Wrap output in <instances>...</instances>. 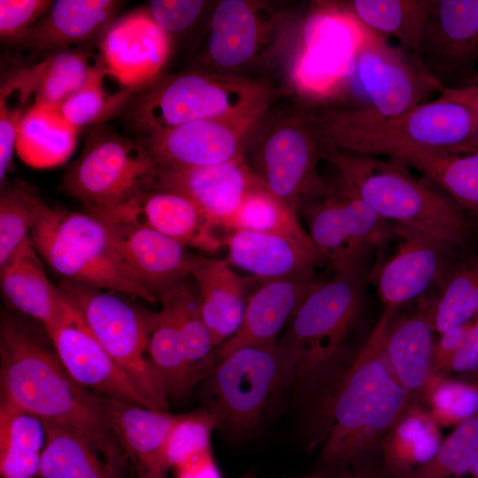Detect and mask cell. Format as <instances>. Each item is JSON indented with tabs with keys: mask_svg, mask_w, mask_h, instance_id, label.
Instances as JSON below:
<instances>
[{
	"mask_svg": "<svg viewBox=\"0 0 478 478\" xmlns=\"http://www.w3.org/2000/svg\"><path fill=\"white\" fill-rule=\"evenodd\" d=\"M442 442L440 425L429 411L411 404L381 442L383 478L405 477L428 462Z\"/></svg>",
	"mask_w": 478,
	"mask_h": 478,
	"instance_id": "obj_30",
	"label": "cell"
},
{
	"mask_svg": "<svg viewBox=\"0 0 478 478\" xmlns=\"http://www.w3.org/2000/svg\"><path fill=\"white\" fill-rule=\"evenodd\" d=\"M58 287L152 409L167 411L165 385L145 357L158 312L139 309L116 291L66 279Z\"/></svg>",
	"mask_w": 478,
	"mask_h": 478,
	"instance_id": "obj_9",
	"label": "cell"
},
{
	"mask_svg": "<svg viewBox=\"0 0 478 478\" xmlns=\"http://www.w3.org/2000/svg\"><path fill=\"white\" fill-rule=\"evenodd\" d=\"M47 204L37 190L15 179L4 182L0 193V266L30 237Z\"/></svg>",
	"mask_w": 478,
	"mask_h": 478,
	"instance_id": "obj_40",
	"label": "cell"
},
{
	"mask_svg": "<svg viewBox=\"0 0 478 478\" xmlns=\"http://www.w3.org/2000/svg\"><path fill=\"white\" fill-rule=\"evenodd\" d=\"M100 64L99 54L89 48H71L47 56V65L35 102L59 109L88 81Z\"/></svg>",
	"mask_w": 478,
	"mask_h": 478,
	"instance_id": "obj_41",
	"label": "cell"
},
{
	"mask_svg": "<svg viewBox=\"0 0 478 478\" xmlns=\"http://www.w3.org/2000/svg\"><path fill=\"white\" fill-rule=\"evenodd\" d=\"M430 305L393 318L387 328L384 351L397 380L410 394L424 393L433 372V332Z\"/></svg>",
	"mask_w": 478,
	"mask_h": 478,
	"instance_id": "obj_29",
	"label": "cell"
},
{
	"mask_svg": "<svg viewBox=\"0 0 478 478\" xmlns=\"http://www.w3.org/2000/svg\"><path fill=\"white\" fill-rule=\"evenodd\" d=\"M334 478H383L380 457L374 458L358 467L345 469L334 476Z\"/></svg>",
	"mask_w": 478,
	"mask_h": 478,
	"instance_id": "obj_52",
	"label": "cell"
},
{
	"mask_svg": "<svg viewBox=\"0 0 478 478\" xmlns=\"http://www.w3.org/2000/svg\"><path fill=\"white\" fill-rule=\"evenodd\" d=\"M234 230L286 235L312 243L298 215L262 185L248 194L229 222L227 234Z\"/></svg>",
	"mask_w": 478,
	"mask_h": 478,
	"instance_id": "obj_43",
	"label": "cell"
},
{
	"mask_svg": "<svg viewBox=\"0 0 478 478\" xmlns=\"http://www.w3.org/2000/svg\"><path fill=\"white\" fill-rule=\"evenodd\" d=\"M469 474H471V478H478V461Z\"/></svg>",
	"mask_w": 478,
	"mask_h": 478,
	"instance_id": "obj_56",
	"label": "cell"
},
{
	"mask_svg": "<svg viewBox=\"0 0 478 478\" xmlns=\"http://www.w3.org/2000/svg\"><path fill=\"white\" fill-rule=\"evenodd\" d=\"M261 6L245 0H223L215 7L205 46L207 61L220 69L235 70L251 64L266 42L271 21Z\"/></svg>",
	"mask_w": 478,
	"mask_h": 478,
	"instance_id": "obj_27",
	"label": "cell"
},
{
	"mask_svg": "<svg viewBox=\"0 0 478 478\" xmlns=\"http://www.w3.org/2000/svg\"><path fill=\"white\" fill-rule=\"evenodd\" d=\"M423 395L440 426H457L478 412V382L434 374Z\"/></svg>",
	"mask_w": 478,
	"mask_h": 478,
	"instance_id": "obj_45",
	"label": "cell"
},
{
	"mask_svg": "<svg viewBox=\"0 0 478 478\" xmlns=\"http://www.w3.org/2000/svg\"><path fill=\"white\" fill-rule=\"evenodd\" d=\"M30 240L42 259L63 279L158 302L127 269L107 225L88 212L46 204Z\"/></svg>",
	"mask_w": 478,
	"mask_h": 478,
	"instance_id": "obj_7",
	"label": "cell"
},
{
	"mask_svg": "<svg viewBox=\"0 0 478 478\" xmlns=\"http://www.w3.org/2000/svg\"><path fill=\"white\" fill-rule=\"evenodd\" d=\"M47 335L61 364L79 385L107 397L152 409L74 309Z\"/></svg>",
	"mask_w": 478,
	"mask_h": 478,
	"instance_id": "obj_18",
	"label": "cell"
},
{
	"mask_svg": "<svg viewBox=\"0 0 478 478\" xmlns=\"http://www.w3.org/2000/svg\"><path fill=\"white\" fill-rule=\"evenodd\" d=\"M104 222L127 269L158 300L166 291L189 277L204 258L147 227Z\"/></svg>",
	"mask_w": 478,
	"mask_h": 478,
	"instance_id": "obj_21",
	"label": "cell"
},
{
	"mask_svg": "<svg viewBox=\"0 0 478 478\" xmlns=\"http://www.w3.org/2000/svg\"><path fill=\"white\" fill-rule=\"evenodd\" d=\"M218 423L204 407L182 413L173 426L166 443V459L170 469L212 451L211 437Z\"/></svg>",
	"mask_w": 478,
	"mask_h": 478,
	"instance_id": "obj_46",
	"label": "cell"
},
{
	"mask_svg": "<svg viewBox=\"0 0 478 478\" xmlns=\"http://www.w3.org/2000/svg\"><path fill=\"white\" fill-rule=\"evenodd\" d=\"M106 77L100 60L85 85L59 108L66 121L79 130L103 125L131 103L134 91L125 87L110 90L105 85Z\"/></svg>",
	"mask_w": 478,
	"mask_h": 478,
	"instance_id": "obj_42",
	"label": "cell"
},
{
	"mask_svg": "<svg viewBox=\"0 0 478 478\" xmlns=\"http://www.w3.org/2000/svg\"><path fill=\"white\" fill-rule=\"evenodd\" d=\"M433 0H351L342 9L355 20L417 53Z\"/></svg>",
	"mask_w": 478,
	"mask_h": 478,
	"instance_id": "obj_34",
	"label": "cell"
},
{
	"mask_svg": "<svg viewBox=\"0 0 478 478\" xmlns=\"http://www.w3.org/2000/svg\"><path fill=\"white\" fill-rule=\"evenodd\" d=\"M78 132L59 109L34 103L19 125L15 150L32 167H54L70 158Z\"/></svg>",
	"mask_w": 478,
	"mask_h": 478,
	"instance_id": "obj_32",
	"label": "cell"
},
{
	"mask_svg": "<svg viewBox=\"0 0 478 478\" xmlns=\"http://www.w3.org/2000/svg\"><path fill=\"white\" fill-rule=\"evenodd\" d=\"M321 159L373 211L400 224L466 247L474 226L466 212L441 188L407 166L377 156L320 148Z\"/></svg>",
	"mask_w": 478,
	"mask_h": 478,
	"instance_id": "obj_4",
	"label": "cell"
},
{
	"mask_svg": "<svg viewBox=\"0 0 478 478\" xmlns=\"http://www.w3.org/2000/svg\"><path fill=\"white\" fill-rule=\"evenodd\" d=\"M478 461V412L455 427L435 456L404 478H460Z\"/></svg>",
	"mask_w": 478,
	"mask_h": 478,
	"instance_id": "obj_44",
	"label": "cell"
},
{
	"mask_svg": "<svg viewBox=\"0 0 478 478\" xmlns=\"http://www.w3.org/2000/svg\"><path fill=\"white\" fill-rule=\"evenodd\" d=\"M205 406L218 429L234 438L252 434L288 385L292 362L278 343L240 347L217 358L205 377Z\"/></svg>",
	"mask_w": 478,
	"mask_h": 478,
	"instance_id": "obj_8",
	"label": "cell"
},
{
	"mask_svg": "<svg viewBox=\"0 0 478 478\" xmlns=\"http://www.w3.org/2000/svg\"><path fill=\"white\" fill-rule=\"evenodd\" d=\"M320 283V281L313 278L263 281L260 286L250 294L238 331L219 346L216 358L240 347L275 343L280 330Z\"/></svg>",
	"mask_w": 478,
	"mask_h": 478,
	"instance_id": "obj_26",
	"label": "cell"
},
{
	"mask_svg": "<svg viewBox=\"0 0 478 478\" xmlns=\"http://www.w3.org/2000/svg\"><path fill=\"white\" fill-rule=\"evenodd\" d=\"M269 112L252 134L243 157L263 187L299 215L331 187L318 171L320 144L304 110Z\"/></svg>",
	"mask_w": 478,
	"mask_h": 478,
	"instance_id": "obj_10",
	"label": "cell"
},
{
	"mask_svg": "<svg viewBox=\"0 0 478 478\" xmlns=\"http://www.w3.org/2000/svg\"><path fill=\"white\" fill-rule=\"evenodd\" d=\"M472 324L473 321L440 334V337L434 343L433 348L434 374L444 375L445 373L449 372L450 365L464 343Z\"/></svg>",
	"mask_w": 478,
	"mask_h": 478,
	"instance_id": "obj_49",
	"label": "cell"
},
{
	"mask_svg": "<svg viewBox=\"0 0 478 478\" xmlns=\"http://www.w3.org/2000/svg\"><path fill=\"white\" fill-rule=\"evenodd\" d=\"M463 87H473L478 89V69L467 79L463 81L458 87L456 88H463Z\"/></svg>",
	"mask_w": 478,
	"mask_h": 478,
	"instance_id": "obj_53",
	"label": "cell"
},
{
	"mask_svg": "<svg viewBox=\"0 0 478 478\" xmlns=\"http://www.w3.org/2000/svg\"><path fill=\"white\" fill-rule=\"evenodd\" d=\"M158 166L146 147L100 125L65 172L61 190L96 213L156 189Z\"/></svg>",
	"mask_w": 478,
	"mask_h": 478,
	"instance_id": "obj_11",
	"label": "cell"
},
{
	"mask_svg": "<svg viewBox=\"0 0 478 478\" xmlns=\"http://www.w3.org/2000/svg\"><path fill=\"white\" fill-rule=\"evenodd\" d=\"M395 251L369 275L385 309L395 310L438 284L455 258L456 245L419 230L392 223Z\"/></svg>",
	"mask_w": 478,
	"mask_h": 478,
	"instance_id": "obj_15",
	"label": "cell"
},
{
	"mask_svg": "<svg viewBox=\"0 0 478 478\" xmlns=\"http://www.w3.org/2000/svg\"><path fill=\"white\" fill-rule=\"evenodd\" d=\"M478 382V381H476Z\"/></svg>",
	"mask_w": 478,
	"mask_h": 478,
	"instance_id": "obj_58",
	"label": "cell"
},
{
	"mask_svg": "<svg viewBox=\"0 0 478 478\" xmlns=\"http://www.w3.org/2000/svg\"><path fill=\"white\" fill-rule=\"evenodd\" d=\"M4 298L16 310L39 321L46 333L73 312L58 287L48 278L30 237L0 266Z\"/></svg>",
	"mask_w": 478,
	"mask_h": 478,
	"instance_id": "obj_25",
	"label": "cell"
},
{
	"mask_svg": "<svg viewBox=\"0 0 478 478\" xmlns=\"http://www.w3.org/2000/svg\"><path fill=\"white\" fill-rule=\"evenodd\" d=\"M204 6V2L201 0H152L145 8L154 22L171 35L191 26Z\"/></svg>",
	"mask_w": 478,
	"mask_h": 478,
	"instance_id": "obj_48",
	"label": "cell"
},
{
	"mask_svg": "<svg viewBox=\"0 0 478 478\" xmlns=\"http://www.w3.org/2000/svg\"><path fill=\"white\" fill-rule=\"evenodd\" d=\"M294 478H327V477L324 476V475L319 474H312V475L302 476V477H294Z\"/></svg>",
	"mask_w": 478,
	"mask_h": 478,
	"instance_id": "obj_57",
	"label": "cell"
},
{
	"mask_svg": "<svg viewBox=\"0 0 478 478\" xmlns=\"http://www.w3.org/2000/svg\"><path fill=\"white\" fill-rule=\"evenodd\" d=\"M320 147L373 156L464 148L478 133V114L441 96L397 116L366 108L305 110Z\"/></svg>",
	"mask_w": 478,
	"mask_h": 478,
	"instance_id": "obj_3",
	"label": "cell"
},
{
	"mask_svg": "<svg viewBox=\"0 0 478 478\" xmlns=\"http://www.w3.org/2000/svg\"><path fill=\"white\" fill-rule=\"evenodd\" d=\"M438 285L430 304L435 331L442 334L478 319V253L456 260Z\"/></svg>",
	"mask_w": 478,
	"mask_h": 478,
	"instance_id": "obj_37",
	"label": "cell"
},
{
	"mask_svg": "<svg viewBox=\"0 0 478 478\" xmlns=\"http://www.w3.org/2000/svg\"><path fill=\"white\" fill-rule=\"evenodd\" d=\"M107 423L137 478H167L169 435L181 414L100 395Z\"/></svg>",
	"mask_w": 478,
	"mask_h": 478,
	"instance_id": "obj_22",
	"label": "cell"
},
{
	"mask_svg": "<svg viewBox=\"0 0 478 478\" xmlns=\"http://www.w3.org/2000/svg\"><path fill=\"white\" fill-rule=\"evenodd\" d=\"M261 185L242 156L208 166L159 169L156 189L186 197L213 226L227 231L245 197Z\"/></svg>",
	"mask_w": 478,
	"mask_h": 478,
	"instance_id": "obj_19",
	"label": "cell"
},
{
	"mask_svg": "<svg viewBox=\"0 0 478 478\" xmlns=\"http://www.w3.org/2000/svg\"><path fill=\"white\" fill-rule=\"evenodd\" d=\"M47 65V56L39 63L18 68L0 86V181L5 182L15 150L19 125L29 108Z\"/></svg>",
	"mask_w": 478,
	"mask_h": 478,
	"instance_id": "obj_39",
	"label": "cell"
},
{
	"mask_svg": "<svg viewBox=\"0 0 478 478\" xmlns=\"http://www.w3.org/2000/svg\"><path fill=\"white\" fill-rule=\"evenodd\" d=\"M158 301L161 308L173 319L185 343L195 377L200 382L213 368L216 353L203 318L195 281L190 275L162 294Z\"/></svg>",
	"mask_w": 478,
	"mask_h": 478,
	"instance_id": "obj_36",
	"label": "cell"
},
{
	"mask_svg": "<svg viewBox=\"0 0 478 478\" xmlns=\"http://www.w3.org/2000/svg\"><path fill=\"white\" fill-rule=\"evenodd\" d=\"M393 314L384 309L331 389L319 456L327 478L379 457L382 438L411 405V394L397 380L384 351Z\"/></svg>",
	"mask_w": 478,
	"mask_h": 478,
	"instance_id": "obj_1",
	"label": "cell"
},
{
	"mask_svg": "<svg viewBox=\"0 0 478 478\" xmlns=\"http://www.w3.org/2000/svg\"><path fill=\"white\" fill-rule=\"evenodd\" d=\"M226 260L261 281L312 278L320 261L312 243L273 234L234 230L224 238Z\"/></svg>",
	"mask_w": 478,
	"mask_h": 478,
	"instance_id": "obj_24",
	"label": "cell"
},
{
	"mask_svg": "<svg viewBox=\"0 0 478 478\" xmlns=\"http://www.w3.org/2000/svg\"><path fill=\"white\" fill-rule=\"evenodd\" d=\"M367 274L336 272L301 303L278 343L289 357L294 384L304 390L328 378L340 362L363 308Z\"/></svg>",
	"mask_w": 478,
	"mask_h": 478,
	"instance_id": "obj_6",
	"label": "cell"
},
{
	"mask_svg": "<svg viewBox=\"0 0 478 478\" xmlns=\"http://www.w3.org/2000/svg\"><path fill=\"white\" fill-rule=\"evenodd\" d=\"M307 233L320 261L336 272L367 274L371 258L392 237V223L380 217L339 177L305 206Z\"/></svg>",
	"mask_w": 478,
	"mask_h": 478,
	"instance_id": "obj_13",
	"label": "cell"
},
{
	"mask_svg": "<svg viewBox=\"0 0 478 478\" xmlns=\"http://www.w3.org/2000/svg\"><path fill=\"white\" fill-rule=\"evenodd\" d=\"M123 4L117 0L54 1L18 45L49 56L73 46L98 44Z\"/></svg>",
	"mask_w": 478,
	"mask_h": 478,
	"instance_id": "obj_23",
	"label": "cell"
},
{
	"mask_svg": "<svg viewBox=\"0 0 478 478\" xmlns=\"http://www.w3.org/2000/svg\"><path fill=\"white\" fill-rule=\"evenodd\" d=\"M266 114L194 121L143 135L139 141L159 169L218 165L243 156Z\"/></svg>",
	"mask_w": 478,
	"mask_h": 478,
	"instance_id": "obj_14",
	"label": "cell"
},
{
	"mask_svg": "<svg viewBox=\"0 0 478 478\" xmlns=\"http://www.w3.org/2000/svg\"><path fill=\"white\" fill-rule=\"evenodd\" d=\"M45 441L39 418L1 399V478H37Z\"/></svg>",
	"mask_w": 478,
	"mask_h": 478,
	"instance_id": "obj_35",
	"label": "cell"
},
{
	"mask_svg": "<svg viewBox=\"0 0 478 478\" xmlns=\"http://www.w3.org/2000/svg\"><path fill=\"white\" fill-rule=\"evenodd\" d=\"M274 89L258 80L191 70L160 77L133 96L127 119L143 135L209 120L264 115Z\"/></svg>",
	"mask_w": 478,
	"mask_h": 478,
	"instance_id": "obj_5",
	"label": "cell"
},
{
	"mask_svg": "<svg viewBox=\"0 0 478 478\" xmlns=\"http://www.w3.org/2000/svg\"><path fill=\"white\" fill-rule=\"evenodd\" d=\"M1 399L86 438L107 460L131 466L112 432L100 395L79 385L57 353L16 318L0 324Z\"/></svg>",
	"mask_w": 478,
	"mask_h": 478,
	"instance_id": "obj_2",
	"label": "cell"
},
{
	"mask_svg": "<svg viewBox=\"0 0 478 478\" xmlns=\"http://www.w3.org/2000/svg\"><path fill=\"white\" fill-rule=\"evenodd\" d=\"M104 221L151 228L188 248L215 253L224 246L217 227L186 197L166 189L147 191L112 210L91 213Z\"/></svg>",
	"mask_w": 478,
	"mask_h": 478,
	"instance_id": "obj_20",
	"label": "cell"
},
{
	"mask_svg": "<svg viewBox=\"0 0 478 478\" xmlns=\"http://www.w3.org/2000/svg\"><path fill=\"white\" fill-rule=\"evenodd\" d=\"M478 368V319L473 324L459 351L454 356L449 372H475Z\"/></svg>",
	"mask_w": 478,
	"mask_h": 478,
	"instance_id": "obj_50",
	"label": "cell"
},
{
	"mask_svg": "<svg viewBox=\"0 0 478 478\" xmlns=\"http://www.w3.org/2000/svg\"><path fill=\"white\" fill-rule=\"evenodd\" d=\"M147 353L168 397L182 399L191 393L198 382L191 368L182 336L173 319L164 308L158 312Z\"/></svg>",
	"mask_w": 478,
	"mask_h": 478,
	"instance_id": "obj_38",
	"label": "cell"
},
{
	"mask_svg": "<svg viewBox=\"0 0 478 478\" xmlns=\"http://www.w3.org/2000/svg\"><path fill=\"white\" fill-rule=\"evenodd\" d=\"M444 99L462 103L478 114V89L473 87L444 89L440 94Z\"/></svg>",
	"mask_w": 478,
	"mask_h": 478,
	"instance_id": "obj_51",
	"label": "cell"
},
{
	"mask_svg": "<svg viewBox=\"0 0 478 478\" xmlns=\"http://www.w3.org/2000/svg\"><path fill=\"white\" fill-rule=\"evenodd\" d=\"M46 441L38 478H122V468L107 460L86 438L58 424L42 421Z\"/></svg>",
	"mask_w": 478,
	"mask_h": 478,
	"instance_id": "obj_33",
	"label": "cell"
},
{
	"mask_svg": "<svg viewBox=\"0 0 478 478\" xmlns=\"http://www.w3.org/2000/svg\"><path fill=\"white\" fill-rule=\"evenodd\" d=\"M98 47L106 73L138 93L161 77L172 42L170 35L154 22L144 6L116 18Z\"/></svg>",
	"mask_w": 478,
	"mask_h": 478,
	"instance_id": "obj_16",
	"label": "cell"
},
{
	"mask_svg": "<svg viewBox=\"0 0 478 478\" xmlns=\"http://www.w3.org/2000/svg\"><path fill=\"white\" fill-rule=\"evenodd\" d=\"M389 158L418 171L466 212L478 215V149L410 150Z\"/></svg>",
	"mask_w": 478,
	"mask_h": 478,
	"instance_id": "obj_31",
	"label": "cell"
},
{
	"mask_svg": "<svg viewBox=\"0 0 478 478\" xmlns=\"http://www.w3.org/2000/svg\"><path fill=\"white\" fill-rule=\"evenodd\" d=\"M204 323L213 347L220 346L242 325L250 297L245 279L226 259L204 257L192 271Z\"/></svg>",
	"mask_w": 478,
	"mask_h": 478,
	"instance_id": "obj_28",
	"label": "cell"
},
{
	"mask_svg": "<svg viewBox=\"0 0 478 478\" xmlns=\"http://www.w3.org/2000/svg\"><path fill=\"white\" fill-rule=\"evenodd\" d=\"M464 148H476V149H478V133L475 135V136Z\"/></svg>",
	"mask_w": 478,
	"mask_h": 478,
	"instance_id": "obj_54",
	"label": "cell"
},
{
	"mask_svg": "<svg viewBox=\"0 0 478 478\" xmlns=\"http://www.w3.org/2000/svg\"><path fill=\"white\" fill-rule=\"evenodd\" d=\"M236 478H256V474H255V471L251 469L243 473V474L239 475Z\"/></svg>",
	"mask_w": 478,
	"mask_h": 478,
	"instance_id": "obj_55",
	"label": "cell"
},
{
	"mask_svg": "<svg viewBox=\"0 0 478 478\" xmlns=\"http://www.w3.org/2000/svg\"><path fill=\"white\" fill-rule=\"evenodd\" d=\"M352 19L357 37L335 92L346 85L360 88L366 101L362 108L384 117L404 114L428 102L434 93H442L444 88L424 68L417 53Z\"/></svg>",
	"mask_w": 478,
	"mask_h": 478,
	"instance_id": "obj_12",
	"label": "cell"
},
{
	"mask_svg": "<svg viewBox=\"0 0 478 478\" xmlns=\"http://www.w3.org/2000/svg\"><path fill=\"white\" fill-rule=\"evenodd\" d=\"M418 56L444 89L470 77L478 63V0H433Z\"/></svg>",
	"mask_w": 478,
	"mask_h": 478,
	"instance_id": "obj_17",
	"label": "cell"
},
{
	"mask_svg": "<svg viewBox=\"0 0 478 478\" xmlns=\"http://www.w3.org/2000/svg\"><path fill=\"white\" fill-rule=\"evenodd\" d=\"M52 4L53 2L49 0H0L2 41L10 44H19Z\"/></svg>",
	"mask_w": 478,
	"mask_h": 478,
	"instance_id": "obj_47",
	"label": "cell"
}]
</instances>
